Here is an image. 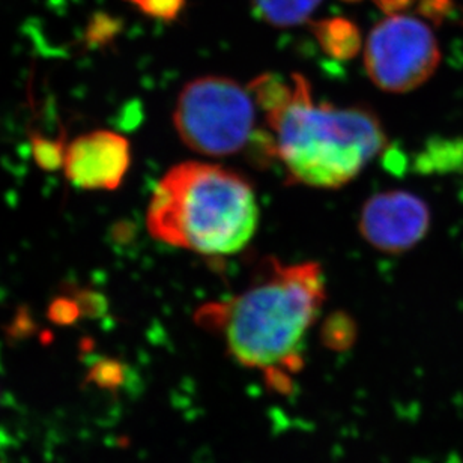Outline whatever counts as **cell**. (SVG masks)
Listing matches in <instances>:
<instances>
[{
  "label": "cell",
  "mask_w": 463,
  "mask_h": 463,
  "mask_svg": "<svg viewBox=\"0 0 463 463\" xmlns=\"http://www.w3.org/2000/svg\"><path fill=\"white\" fill-rule=\"evenodd\" d=\"M326 297V277L317 262L268 260L241 294L202 306L196 322L223 340L238 364L265 374L297 373Z\"/></svg>",
  "instance_id": "obj_1"
},
{
  "label": "cell",
  "mask_w": 463,
  "mask_h": 463,
  "mask_svg": "<svg viewBox=\"0 0 463 463\" xmlns=\"http://www.w3.org/2000/svg\"><path fill=\"white\" fill-rule=\"evenodd\" d=\"M294 94L265 118V152L280 161L289 181L321 190L342 188L387 147L376 113L365 108L315 104L312 85L292 74Z\"/></svg>",
  "instance_id": "obj_2"
},
{
  "label": "cell",
  "mask_w": 463,
  "mask_h": 463,
  "mask_svg": "<svg viewBox=\"0 0 463 463\" xmlns=\"http://www.w3.org/2000/svg\"><path fill=\"white\" fill-rule=\"evenodd\" d=\"M258 224L259 203L249 179L206 161H185L167 170L147 205L152 238L211 258L241 251Z\"/></svg>",
  "instance_id": "obj_3"
},
{
  "label": "cell",
  "mask_w": 463,
  "mask_h": 463,
  "mask_svg": "<svg viewBox=\"0 0 463 463\" xmlns=\"http://www.w3.org/2000/svg\"><path fill=\"white\" fill-rule=\"evenodd\" d=\"M256 103L247 88L229 77H197L178 95L174 125L192 151L205 156H233L262 142L256 125Z\"/></svg>",
  "instance_id": "obj_4"
},
{
  "label": "cell",
  "mask_w": 463,
  "mask_h": 463,
  "mask_svg": "<svg viewBox=\"0 0 463 463\" xmlns=\"http://www.w3.org/2000/svg\"><path fill=\"white\" fill-rule=\"evenodd\" d=\"M439 62L441 50L430 26L405 14L383 18L365 41V71L385 92L417 90L435 74Z\"/></svg>",
  "instance_id": "obj_5"
},
{
  "label": "cell",
  "mask_w": 463,
  "mask_h": 463,
  "mask_svg": "<svg viewBox=\"0 0 463 463\" xmlns=\"http://www.w3.org/2000/svg\"><path fill=\"white\" fill-rule=\"evenodd\" d=\"M432 214L428 203L405 190L378 193L361 208L358 231L381 253L402 254L428 235Z\"/></svg>",
  "instance_id": "obj_6"
},
{
  "label": "cell",
  "mask_w": 463,
  "mask_h": 463,
  "mask_svg": "<svg viewBox=\"0 0 463 463\" xmlns=\"http://www.w3.org/2000/svg\"><path fill=\"white\" fill-rule=\"evenodd\" d=\"M63 172L74 187L112 192L131 165V145L124 136L97 129L74 138L63 151Z\"/></svg>",
  "instance_id": "obj_7"
},
{
  "label": "cell",
  "mask_w": 463,
  "mask_h": 463,
  "mask_svg": "<svg viewBox=\"0 0 463 463\" xmlns=\"http://www.w3.org/2000/svg\"><path fill=\"white\" fill-rule=\"evenodd\" d=\"M317 44L337 61H351L360 53L363 36L355 23L344 17L324 18L312 23Z\"/></svg>",
  "instance_id": "obj_8"
},
{
  "label": "cell",
  "mask_w": 463,
  "mask_h": 463,
  "mask_svg": "<svg viewBox=\"0 0 463 463\" xmlns=\"http://www.w3.org/2000/svg\"><path fill=\"white\" fill-rule=\"evenodd\" d=\"M322 0H251L259 18L274 27H294L307 22Z\"/></svg>",
  "instance_id": "obj_9"
},
{
  "label": "cell",
  "mask_w": 463,
  "mask_h": 463,
  "mask_svg": "<svg viewBox=\"0 0 463 463\" xmlns=\"http://www.w3.org/2000/svg\"><path fill=\"white\" fill-rule=\"evenodd\" d=\"M138 13L158 22L174 23L181 17L187 0H127Z\"/></svg>",
  "instance_id": "obj_10"
},
{
  "label": "cell",
  "mask_w": 463,
  "mask_h": 463,
  "mask_svg": "<svg viewBox=\"0 0 463 463\" xmlns=\"http://www.w3.org/2000/svg\"><path fill=\"white\" fill-rule=\"evenodd\" d=\"M355 340L354 322L346 317H335L324 328V342L335 351H346Z\"/></svg>",
  "instance_id": "obj_11"
},
{
  "label": "cell",
  "mask_w": 463,
  "mask_h": 463,
  "mask_svg": "<svg viewBox=\"0 0 463 463\" xmlns=\"http://www.w3.org/2000/svg\"><path fill=\"white\" fill-rule=\"evenodd\" d=\"M90 383L104 390H115L125 383V367L118 361L106 360L94 365L90 372Z\"/></svg>",
  "instance_id": "obj_12"
},
{
  "label": "cell",
  "mask_w": 463,
  "mask_h": 463,
  "mask_svg": "<svg viewBox=\"0 0 463 463\" xmlns=\"http://www.w3.org/2000/svg\"><path fill=\"white\" fill-rule=\"evenodd\" d=\"M451 0H420L419 13L433 23H441L450 14Z\"/></svg>",
  "instance_id": "obj_13"
},
{
  "label": "cell",
  "mask_w": 463,
  "mask_h": 463,
  "mask_svg": "<svg viewBox=\"0 0 463 463\" xmlns=\"http://www.w3.org/2000/svg\"><path fill=\"white\" fill-rule=\"evenodd\" d=\"M36 160L40 161L43 167H54L63 161V152L59 145L40 140L35 143Z\"/></svg>",
  "instance_id": "obj_14"
},
{
  "label": "cell",
  "mask_w": 463,
  "mask_h": 463,
  "mask_svg": "<svg viewBox=\"0 0 463 463\" xmlns=\"http://www.w3.org/2000/svg\"><path fill=\"white\" fill-rule=\"evenodd\" d=\"M373 2L387 15H397L412 6L415 0H373Z\"/></svg>",
  "instance_id": "obj_15"
},
{
  "label": "cell",
  "mask_w": 463,
  "mask_h": 463,
  "mask_svg": "<svg viewBox=\"0 0 463 463\" xmlns=\"http://www.w3.org/2000/svg\"><path fill=\"white\" fill-rule=\"evenodd\" d=\"M345 4H360L363 0H342Z\"/></svg>",
  "instance_id": "obj_16"
}]
</instances>
